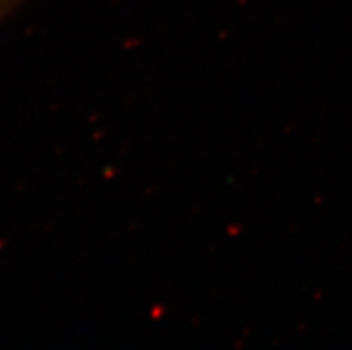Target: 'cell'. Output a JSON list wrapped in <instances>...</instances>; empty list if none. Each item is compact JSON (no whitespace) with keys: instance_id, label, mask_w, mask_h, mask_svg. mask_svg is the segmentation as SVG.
<instances>
[{"instance_id":"cell-1","label":"cell","mask_w":352,"mask_h":350,"mask_svg":"<svg viewBox=\"0 0 352 350\" xmlns=\"http://www.w3.org/2000/svg\"><path fill=\"white\" fill-rule=\"evenodd\" d=\"M20 0H0V18H4L9 9L14 8Z\"/></svg>"}]
</instances>
